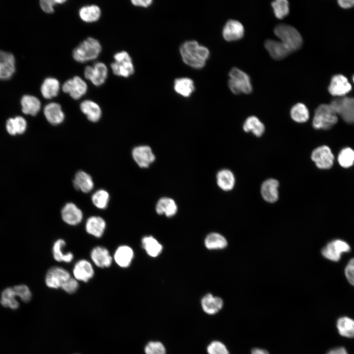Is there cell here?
Returning <instances> with one entry per match:
<instances>
[{
  "label": "cell",
  "instance_id": "cell-27",
  "mask_svg": "<svg viewBox=\"0 0 354 354\" xmlns=\"http://www.w3.org/2000/svg\"><path fill=\"white\" fill-rule=\"evenodd\" d=\"M74 187L84 193L90 192L94 186L91 177L86 172L80 171L76 174L73 180Z\"/></svg>",
  "mask_w": 354,
  "mask_h": 354
},
{
  "label": "cell",
  "instance_id": "cell-29",
  "mask_svg": "<svg viewBox=\"0 0 354 354\" xmlns=\"http://www.w3.org/2000/svg\"><path fill=\"white\" fill-rule=\"evenodd\" d=\"M242 127L245 132H251L258 137L262 136L265 131L264 123L254 116L248 117L244 121Z\"/></svg>",
  "mask_w": 354,
  "mask_h": 354
},
{
  "label": "cell",
  "instance_id": "cell-14",
  "mask_svg": "<svg viewBox=\"0 0 354 354\" xmlns=\"http://www.w3.org/2000/svg\"><path fill=\"white\" fill-rule=\"evenodd\" d=\"M352 89L348 79L342 74L334 75L330 80L328 90L330 94L338 97H343Z\"/></svg>",
  "mask_w": 354,
  "mask_h": 354
},
{
  "label": "cell",
  "instance_id": "cell-2",
  "mask_svg": "<svg viewBox=\"0 0 354 354\" xmlns=\"http://www.w3.org/2000/svg\"><path fill=\"white\" fill-rule=\"evenodd\" d=\"M275 35L280 40L291 53L298 50L302 44V38L299 31L294 27L279 24L274 30Z\"/></svg>",
  "mask_w": 354,
  "mask_h": 354
},
{
  "label": "cell",
  "instance_id": "cell-50",
  "mask_svg": "<svg viewBox=\"0 0 354 354\" xmlns=\"http://www.w3.org/2000/svg\"><path fill=\"white\" fill-rule=\"evenodd\" d=\"M345 272L349 283L354 286V258L351 259L348 262Z\"/></svg>",
  "mask_w": 354,
  "mask_h": 354
},
{
  "label": "cell",
  "instance_id": "cell-32",
  "mask_svg": "<svg viewBox=\"0 0 354 354\" xmlns=\"http://www.w3.org/2000/svg\"><path fill=\"white\" fill-rule=\"evenodd\" d=\"M155 209L158 214H165L168 217H171L177 213V207L173 199L163 197L157 202Z\"/></svg>",
  "mask_w": 354,
  "mask_h": 354
},
{
  "label": "cell",
  "instance_id": "cell-4",
  "mask_svg": "<svg viewBox=\"0 0 354 354\" xmlns=\"http://www.w3.org/2000/svg\"><path fill=\"white\" fill-rule=\"evenodd\" d=\"M338 121V116L330 104H322L315 110L312 125L316 129L327 130Z\"/></svg>",
  "mask_w": 354,
  "mask_h": 354
},
{
  "label": "cell",
  "instance_id": "cell-33",
  "mask_svg": "<svg viewBox=\"0 0 354 354\" xmlns=\"http://www.w3.org/2000/svg\"><path fill=\"white\" fill-rule=\"evenodd\" d=\"M16 297L17 296L13 287H7L1 292L0 298V304L4 307L16 310L20 305Z\"/></svg>",
  "mask_w": 354,
  "mask_h": 354
},
{
  "label": "cell",
  "instance_id": "cell-56",
  "mask_svg": "<svg viewBox=\"0 0 354 354\" xmlns=\"http://www.w3.org/2000/svg\"><path fill=\"white\" fill-rule=\"evenodd\" d=\"M352 80H353V82L354 83V75L352 77Z\"/></svg>",
  "mask_w": 354,
  "mask_h": 354
},
{
  "label": "cell",
  "instance_id": "cell-23",
  "mask_svg": "<svg viewBox=\"0 0 354 354\" xmlns=\"http://www.w3.org/2000/svg\"><path fill=\"white\" fill-rule=\"evenodd\" d=\"M201 306L203 311L208 315H214L223 307V301L218 296L211 294L206 295L201 300Z\"/></svg>",
  "mask_w": 354,
  "mask_h": 354
},
{
  "label": "cell",
  "instance_id": "cell-8",
  "mask_svg": "<svg viewBox=\"0 0 354 354\" xmlns=\"http://www.w3.org/2000/svg\"><path fill=\"white\" fill-rule=\"evenodd\" d=\"M311 157L319 169H329L333 164V154L330 148L327 146H321L314 149L311 153Z\"/></svg>",
  "mask_w": 354,
  "mask_h": 354
},
{
  "label": "cell",
  "instance_id": "cell-51",
  "mask_svg": "<svg viewBox=\"0 0 354 354\" xmlns=\"http://www.w3.org/2000/svg\"><path fill=\"white\" fill-rule=\"evenodd\" d=\"M152 1L151 0H133L131 1L132 4L137 6L147 7L149 6Z\"/></svg>",
  "mask_w": 354,
  "mask_h": 354
},
{
  "label": "cell",
  "instance_id": "cell-35",
  "mask_svg": "<svg viewBox=\"0 0 354 354\" xmlns=\"http://www.w3.org/2000/svg\"><path fill=\"white\" fill-rule=\"evenodd\" d=\"M174 89L179 94L189 97L195 89L193 81L187 78L177 79L174 82Z\"/></svg>",
  "mask_w": 354,
  "mask_h": 354
},
{
  "label": "cell",
  "instance_id": "cell-39",
  "mask_svg": "<svg viewBox=\"0 0 354 354\" xmlns=\"http://www.w3.org/2000/svg\"><path fill=\"white\" fill-rule=\"evenodd\" d=\"M337 327L339 334L342 336L352 338L354 337V320L347 317L339 318L337 322Z\"/></svg>",
  "mask_w": 354,
  "mask_h": 354
},
{
  "label": "cell",
  "instance_id": "cell-18",
  "mask_svg": "<svg viewBox=\"0 0 354 354\" xmlns=\"http://www.w3.org/2000/svg\"><path fill=\"white\" fill-rule=\"evenodd\" d=\"M279 181L272 178L265 180L261 187V193L263 198L266 202L273 203L279 198Z\"/></svg>",
  "mask_w": 354,
  "mask_h": 354
},
{
  "label": "cell",
  "instance_id": "cell-34",
  "mask_svg": "<svg viewBox=\"0 0 354 354\" xmlns=\"http://www.w3.org/2000/svg\"><path fill=\"white\" fill-rule=\"evenodd\" d=\"M80 18L87 23L94 22L101 16V10L96 5H86L81 7L79 11Z\"/></svg>",
  "mask_w": 354,
  "mask_h": 354
},
{
  "label": "cell",
  "instance_id": "cell-16",
  "mask_svg": "<svg viewBox=\"0 0 354 354\" xmlns=\"http://www.w3.org/2000/svg\"><path fill=\"white\" fill-rule=\"evenodd\" d=\"M72 272L75 279L84 282H88L94 274L92 265L85 259H81L76 263Z\"/></svg>",
  "mask_w": 354,
  "mask_h": 354
},
{
  "label": "cell",
  "instance_id": "cell-38",
  "mask_svg": "<svg viewBox=\"0 0 354 354\" xmlns=\"http://www.w3.org/2000/svg\"><path fill=\"white\" fill-rule=\"evenodd\" d=\"M206 247L210 250L221 249L227 245L226 239L221 235L216 233H211L208 235L205 241Z\"/></svg>",
  "mask_w": 354,
  "mask_h": 354
},
{
  "label": "cell",
  "instance_id": "cell-13",
  "mask_svg": "<svg viewBox=\"0 0 354 354\" xmlns=\"http://www.w3.org/2000/svg\"><path fill=\"white\" fill-rule=\"evenodd\" d=\"M133 159L141 168H147L155 161V156L151 148L148 146H139L132 151Z\"/></svg>",
  "mask_w": 354,
  "mask_h": 354
},
{
  "label": "cell",
  "instance_id": "cell-53",
  "mask_svg": "<svg viewBox=\"0 0 354 354\" xmlns=\"http://www.w3.org/2000/svg\"><path fill=\"white\" fill-rule=\"evenodd\" d=\"M13 59H15V58L12 54L0 50V62Z\"/></svg>",
  "mask_w": 354,
  "mask_h": 354
},
{
  "label": "cell",
  "instance_id": "cell-46",
  "mask_svg": "<svg viewBox=\"0 0 354 354\" xmlns=\"http://www.w3.org/2000/svg\"><path fill=\"white\" fill-rule=\"evenodd\" d=\"M17 297L24 302H28L31 298V293L29 288L26 285L21 284L13 287Z\"/></svg>",
  "mask_w": 354,
  "mask_h": 354
},
{
  "label": "cell",
  "instance_id": "cell-26",
  "mask_svg": "<svg viewBox=\"0 0 354 354\" xmlns=\"http://www.w3.org/2000/svg\"><path fill=\"white\" fill-rule=\"evenodd\" d=\"M216 182L220 189L225 191H229L232 190L235 186V177L230 170L222 169L217 174Z\"/></svg>",
  "mask_w": 354,
  "mask_h": 354
},
{
  "label": "cell",
  "instance_id": "cell-37",
  "mask_svg": "<svg viewBox=\"0 0 354 354\" xmlns=\"http://www.w3.org/2000/svg\"><path fill=\"white\" fill-rule=\"evenodd\" d=\"M7 132L12 135L17 134H22L26 129L27 122L22 117L18 116L15 118H9L6 125Z\"/></svg>",
  "mask_w": 354,
  "mask_h": 354
},
{
  "label": "cell",
  "instance_id": "cell-21",
  "mask_svg": "<svg viewBox=\"0 0 354 354\" xmlns=\"http://www.w3.org/2000/svg\"><path fill=\"white\" fill-rule=\"evenodd\" d=\"M106 227V221L102 217L99 216L89 217L85 224L86 232L97 238L101 237L103 236Z\"/></svg>",
  "mask_w": 354,
  "mask_h": 354
},
{
  "label": "cell",
  "instance_id": "cell-45",
  "mask_svg": "<svg viewBox=\"0 0 354 354\" xmlns=\"http://www.w3.org/2000/svg\"><path fill=\"white\" fill-rule=\"evenodd\" d=\"M145 354H166L164 345L159 341H150L145 347Z\"/></svg>",
  "mask_w": 354,
  "mask_h": 354
},
{
  "label": "cell",
  "instance_id": "cell-30",
  "mask_svg": "<svg viewBox=\"0 0 354 354\" xmlns=\"http://www.w3.org/2000/svg\"><path fill=\"white\" fill-rule=\"evenodd\" d=\"M66 245L63 239H58L54 243L52 248V253L54 259L58 262L70 263L74 258L72 253L68 252L64 253L63 249Z\"/></svg>",
  "mask_w": 354,
  "mask_h": 354
},
{
  "label": "cell",
  "instance_id": "cell-19",
  "mask_svg": "<svg viewBox=\"0 0 354 354\" xmlns=\"http://www.w3.org/2000/svg\"><path fill=\"white\" fill-rule=\"evenodd\" d=\"M90 258L94 265L100 268L110 267L113 260L108 250L100 246H96L92 249Z\"/></svg>",
  "mask_w": 354,
  "mask_h": 354
},
{
  "label": "cell",
  "instance_id": "cell-48",
  "mask_svg": "<svg viewBox=\"0 0 354 354\" xmlns=\"http://www.w3.org/2000/svg\"><path fill=\"white\" fill-rule=\"evenodd\" d=\"M66 1L65 0H41L40 1V5L45 12L52 13L54 11V7L55 5L62 4Z\"/></svg>",
  "mask_w": 354,
  "mask_h": 354
},
{
  "label": "cell",
  "instance_id": "cell-49",
  "mask_svg": "<svg viewBox=\"0 0 354 354\" xmlns=\"http://www.w3.org/2000/svg\"><path fill=\"white\" fill-rule=\"evenodd\" d=\"M79 288L78 281L73 277H70L61 286V288L68 294L74 293Z\"/></svg>",
  "mask_w": 354,
  "mask_h": 354
},
{
  "label": "cell",
  "instance_id": "cell-17",
  "mask_svg": "<svg viewBox=\"0 0 354 354\" xmlns=\"http://www.w3.org/2000/svg\"><path fill=\"white\" fill-rule=\"evenodd\" d=\"M244 33V28L242 24L235 20H228L222 31L223 36L227 41L238 40L243 36Z\"/></svg>",
  "mask_w": 354,
  "mask_h": 354
},
{
  "label": "cell",
  "instance_id": "cell-11",
  "mask_svg": "<svg viewBox=\"0 0 354 354\" xmlns=\"http://www.w3.org/2000/svg\"><path fill=\"white\" fill-rule=\"evenodd\" d=\"M62 89L65 93H68L73 99L77 100L86 94L88 86L81 77L76 76L65 81L62 87Z\"/></svg>",
  "mask_w": 354,
  "mask_h": 354
},
{
  "label": "cell",
  "instance_id": "cell-28",
  "mask_svg": "<svg viewBox=\"0 0 354 354\" xmlns=\"http://www.w3.org/2000/svg\"><path fill=\"white\" fill-rule=\"evenodd\" d=\"M22 112L26 115L35 116L40 110L41 103L35 96L24 95L21 100Z\"/></svg>",
  "mask_w": 354,
  "mask_h": 354
},
{
  "label": "cell",
  "instance_id": "cell-31",
  "mask_svg": "<svg viewBox=\"0 0 354 354\" xmlns=\"http://www.w3.org/2000/svg\"><path fill=\"white\" fill-rule=\"evenodd\" d=\"M59 90V81L52 77L45 79L40 88L42 95L45 99H51L57 96Z\"/></svg>",
  "mask_w": 354,
  "mask_h": 354
},
{
  "label": "cell",
  "instance_id": "cell-3",
  "mask_svg": "<svg viewBox=\"0 0 354 354\" xmlns=\"http://www.w3.org/2000/svg\"><path fill=\"white\" fill-rule=\"evenodd\" d=\"M99 42L92 37H88L81 42L73 50L74 59L79 62H85L97 58L101 52Z\"/></svg>",
  "mask_w": 354,
  "mask_h": 354
},
{
  "label": "cell",
  "instance_id": "cell-25",
  "mask_svg": "<svg viewBox=\"0 0 354 354\" xmlns=\"http://www.w3.org/2000/svg\"><path fill=\"white\" fill-rule=\"evenodd\" d=\"M80 109L91 122H97L100 118L102 111L100 106L96 102L86 100L80 104Z\"/></svg>",
  "mask_w": 354,
  "mask_h": 354
},
{
  "label": "cell",
  "instance_id": "cell-7",
  "mask_svg": "<svg viewBox=\"0 0 354 354\" xmlns=\"http://www.w3.org/2000/svg\"><path fill=\"white\" fill-rule=\"evenodd\" d=\"M114 58L115 61L111 64V67L115 75L127 78L134 73L132 59L126 52H118Z\"/></svg>",
  "mask_w": 354,
  "mask_h": 354
},
{
  "label": "cell",
  "instance_id": "cell-15",
  "mask_svg": "<svg viewBox=\"0 0 354 354\" xmlns=\"http://www.w3.org/2000/svg\"><path fill=\"white\" fill-rule=\"evenodd\" d=\"M61 216L62 220L67 224L75 226L82 221L83 213L75 204L68 203L62 207Z\"/></svg>",
  "mask_w": 354,
  "mask_h": 354
},
{
  "label": "cell",
  "instance_id": "cell-42",
  "mask_svg": "<svg viewBox=\"0 0 354 354\" xmlns=\"http://www.w3.org/2000/svg\"><path fill=\"white\" fill-rule=\"evenodd\" d=\"M275 17L282 19L286 17L289 13V3L286 0H277L271 3Z\"/></svg>",
  "mask_w": 354,
  "mask_h": 354
},
{
  "label": "cell",
  "instance_id": "cell-47",
  "mask_svg": "<svg viewBox=\"0 0 354 354\" xmlns=\"http://www.w3.org/2000/svg\"><path fill=\"white\" fill-rule=\"evenodd\" d=\"M206 351L208 354H229L225 345L218 341L211 342L207 346Z\"/></svg>",
  "mask_w": 354,
  "mask_h": 354
},
{
  "label": "cell",
  "instance_id": "cell-22",
  "mask_svg": "<svg viewBox=\"0 0 354 354\" xmlns=\"http://www.w3.org/2000/svg\"><path fill=\"white\" fill-rule=\"evenodd\" d=\"M44 114L48 122L53 125L62 123L65 118L61 106L56 102H51L46 105L44 109Z\"/></svg>",
  "mask_w": 354,
  "mask_h": 354
},
{
  "label": "cell",
  "instance_id": "cell-54",
  "mask_svg": "<svg viewBox=\"0 0 354 354\" xmlns=\"http://www.w3.org/2000/svg\"><path fill=\"white\" fill-rule=\"evenodd\" d=\"M327 354H348L346 349L343 347L334 348L330 350Z\"/></svg>",
  "mask_w": 354,
  "mask_h": 354
},
{
  "label": "cell",
  "instance_id": "cell-12",
  "mask_svg": "<svg viewBox=\"0 0 354 354\" xmlns=\"http://www.w3.org/2000/svg\"><path fill=\"white\" fill-rule=\"evenodd\" d=\"M350 247L345 241L337 239L328 243L322 249L324 257L331 261L337 262L341 257V253L349 251Z\"/></svg>",
  "mask_w": 354,
  "mask_h": 354
},
{
  "label": "cell",
  "instance_id": "cell-5",
  "mask_svg": "<svg viewBox=\"0 0 354 354\" xmlns=\"http://www.w3.org/2000/svg\"><path fill=\"white\" fill-rule=\"evenodd\" d=\"M229 75L230 79L228 81V86L233 93L249 94L252 92V85L250 78L244 71L236 67H233Z\"/></svg>",
  "mask_w": 354,
  "mask_h": 354
},
{
  "label": "cell",
  "instance_id": "cell-36",
  "mask_svg": "<svg viewBox=\"0 0 354 354\" xmlns=\"http://www.w3.org/2000/svg\"><path fill=\"white\" fill-rule=\"evenodd\" d=\"M292 119L297 123H304L309 118V112L306 106L302 103H297L291 109Z\"/></svg>",
  "mask_w": 354,
  "mask_h": 354
},
{
  "label": "cell",
  "instance_id": "cell-40",
  "mask_svg": "<svg viewBox=\"0 0 354 354\" xmlns=\"http://www.w3.org/2000/svg\"><path fill=\"white\" fill-rule=\"evenodd\" d=\"M142 243L144 248L150 256L156 257L162 251V245L152 236L144 237L142 240Z\"/></svg>",
  "mask_w": 354,
  "mask_h": 354
},
{
  "label": "cell",
  "instance_id": "cell-43",
  "mask_svg": "<svg viewBox=\"0 0 354 354\" xmlns=\"http://www.w3.org/2000/svg\"><path fill=\"white\" fill-rule=\"evenodd\" d=\"M15 71V59L0 62V80L10 79Z\"/></svg>",
  "mask_w": 354,
  "mask_h": 354
},
{
  "label": "cell",
  "instance_id": "cell-24",
  "mask_svg": "<svg viewBox=\"0 0 354 354\" xmlns=\"http://www.w3.org/2000/svg\"><path fill=\"white\" fill-rule=\"evenodd\" d=\"M134 257L132 249L127 245H121L116 250L114 255V260L116 264L121 267H127L131 263Z\"/></svg>",
  "mask_w": 354,
  "mask_h": 354
},
{
  "label": "cell",
  "instance_id": "cell-52",
  "mask_svg": "<svg viewBox=\"0 0 354 354\" xmlns=\"http://www.w3.org/2000/svg\"><path fill=\"white\" fill-rule=\"evenodd\" d=\"M338 3L343 8H349L354 6V0H339Z\"/></svg>",
  "mask_w": 354,
  "mask_h": 354
},
{
  "label": "cell",
  "instance_id": "cell-6",
  "mask_svg": "<svg viewBox=\"0 0 354 354\" xmlns=\"http://www.w3.org/2000/svg\"><path fill=\"white\" fill-rule=\"evenodd\" d=\"M337 116L345 121L354 123V98L340 97L333 99L329 104Z\"/></svg>",
  "mask_w": 354,
  "mask_h": 354
},
{
  "label": "cell",
  "instance_id": "cell-20",
  "mask_svg": "<svg viewBox=\"0 0 354 354\" xmlns=\"http://www.w3.org/2000/svg\"><path fill=\"white\" fill-rule=\"evenodd\" d=\"M265 47L270 56L274 59L281 60L291 53L289 49L280 41L267 39Z\"/></svg>",
  "mask_w": 354,
  "mask_h": 354
},
{
  "label": "cell",
  "instance_id": "cell-9",
  "mask_svg": "<svg viewBox=\"0 0 354 354\" xmlns=\"http://www.w3.org/2000/svg\"><path fill=\"white\" fill-rule=\"evenodd\" d=\"M71 277L70 273L59 266H53L47 271L45 281L47 287L52 289L61 288L62 284Z\"/></svg>",
  "mask_w": 354,
  "mask_h": 354
},
{
  "label": "cell",
  "instance_id": "cell-41",
  "mask_svg": "<svg viewBox=\"0 0 354 354\" xmlns=\"http://www.w3.org/2000/svg\"><path fill=\"white\" fill-rule=\"evenodd\" d=\"M110 195L108 192L104 189H99L95 192L91 196V201L97 208L105 209L108 205Z\"/></svg>",
  "mask_w": 354,
  "mask_h": 354
},
{
  "label": "cell",
  "instance_id": "cell-1",
  "mask_svg": "<svg viewBox=\"0 0 354 354\" xmlns=\"http://www.w3.org/2000/svg\"><path fill=\"white\" fill-rule=\"evenodd\" d=\"M180 53L183 62L195 68L203 67L209 56L207 48L193 40L186 41L182 44Z\"/></svg>",
  "mask_w": 354,
  "mask_h": 354
},
{
  "label": "cell",
  "instance_id": "cell-55",
  "mask_svg": "<svg viewBox=\"0 0 354 354\" xmlns=\"http://www.w3.org/2000/svg\"><path fill=\"white\" fill-rule=\"evenodd\" d=\"M251 354H269L265 350L260 348H254L251 351Z\"/></svg>",
  "mask_w": 354,
  "mask_h": 354
},
{
  "label": "cell",
  "instance_id": "cell-10",
  "mask_svg": "<svg viewBox=\"0 0 354 354\" xmlns=\"http://www.w3.org/2000/svg\"><path fill=\"white\" fill-rule=\"evenodd\" d=\"M108 69L105 63L98 62L93 66H87L84 70V76L95 86L102 85L107 78Z\"/></svg>",
  "mask_w": 354,
  "mask_h": 354
},
{
  "label": "cell",
  "instance_id": "cell-44",
  "mask_svg": "<svg viewBox=\"0 0 354 354\" xmlns=\"http://www.w3.org/2000/svg\"><path fill=\"white\" fill-rule=\"evenodd\" d=\"M339 164L344 168H349L354 163V151L350 148L341 150L338 156Z\"/></svg>",
  "mask_w": 354,
  "mask_h": 354
}]
</instances>
